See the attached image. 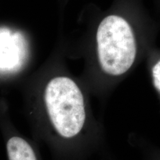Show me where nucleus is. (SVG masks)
Here are the masks:
<instances>
[{"label": "nucleus", "instance_id": "nucleus-1", "mask_svg": "<svg viewBox=\"0 0 160 160\" xmlns=\"http://www.w3.org/2000/svg\"><path fill=\"white\" fill-rule=\"evenodd\" d=\"M48 118L60 137L71 139L81 132L85 123L86 111L81 90L74 81L58 77L49 82L45 91Z\"/></svg>", "mask_w": 160, "mask_h": 160}, {"label": "nucleus", "instance_id": "nucleus-2", "mask_svg": "<svg viewBox=\"0 0 160 160\" xmlns=\"http://www.w3.org/2000/svg\"><path fill=\"white\" fill-rule=\"evenodd\" d=\"M98 59L104 72L111 76L122 75L133 65L137 45L131 27L117 15L105 17L97 32Z\"/></svg>", "mask_w": 160, "mask_h": 160}, {"label": "nucleus", "instance_id": "nucleus-3", "mask_svg": "<svg viewBox=\"0 0 160 160\" xmlns=\"http://www.w3.org/2000/svg\"><path fill=\"white\" fill-rule=\"evenodd\" d=\"M6 148L9 160H37L33 148L22 137H11Z\"/></svg>", "mask_w": 160, "mask_h": 160}, {"label": "nucleus", "instance_id": "nucleus-4", "mask_svg": "<svg viewBox=\"0 0 160 160\" xmlns=\"http://www.w3.org/2000/svg\"><path fill=\"white\" fill-rule=\"evenodd\" d=\"M19 59L17 46L9 34L0 33V68H10Z\"/></svg>", "mask_w": 160, "mask_h": 160}, {"label": "nucleus", "instance_id": "nucleus-5", "mask_svg": "<svg viewBox=\"0 0 160 160\" xmlns=\"http://www.w3.org/2000/svg\"><path fill=\"white\" fill-rule=\"evenodd\" d=\"M153 85L158 91L160 92V60L153 68Z\"/></svg>", "mask_w": 160, "mask_h": 160}]
</instances>
